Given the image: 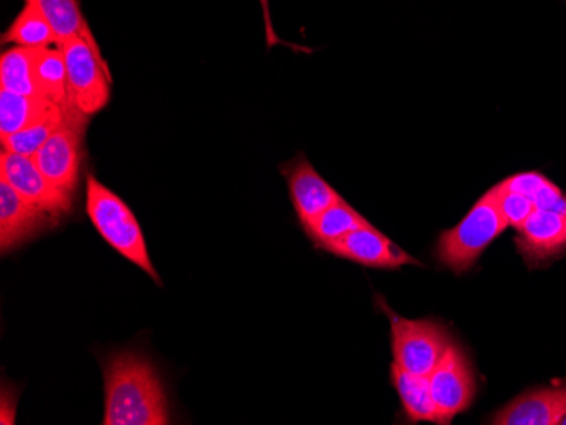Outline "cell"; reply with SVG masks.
<instances>
[{
	"label": "cell",
	"instance_id": "cell-1",
	"mask_svg": "<svg viewBox=\"0 0 566 425\" xmlns=\"http://www.w3.org/2000/svg\"><path fill=\"white\" fill-rule=\"evenodd\" d=\"M104 425L170 424L167 393L148 358L120 351L104 364Z\"/></svg>",
	"mask_w": 566,
	"mask_h": 425
},
{
	"label": "cell",
	"instance_id": "cell-2",
	"mask_svg": "<svg viewBox=\"0 0 566 425\" xmlns=\"http://www.w3.org/2000/svg\"><path fill=\"white\" fill-rule=\"evenodd\" d=\"M85 209L102 240L127 262L142 268L155 284L161 285L160 275L149 258L145 234L138 219L119 195L98 182L92 174L87 179Z\"/></svg>",
	"mask_w": 566,
	"mask_h": 425
},
{
	"label": "cell",
	"instance_id": "cell-3",
	"mask_svg": "<svg viewBox=\"0 0 566 425\" xmlns=\"http://www.w3.org/2000/svg\"><path fill=\"white\" fill-rule=\"evenodd\" d=\"M507 227V221L499 208V189L495 185L473 205L457 227L441 234L436 255L441 265L461 275L475 265L486 246Z\"/></svg>",
	"mask_w": 566,
	"mask_h": 425
},
{
	"label": "cell",
	"instance_id": "cell-4",
	"mask_svg": "<svg viewBox=\"0 0 566 425\" xmlns=\"http://www.w3.org/2000/svg\"><path fill=\"white\" fill-rule=\"evenodd\" d=\"M380 306L390 320L394 363L410 373L429 376L451 344L447 328L434 320L403 319L384 304Z\"/></svg>",
	"mask_w": 566,
	"mask_h": 425
},
{
	"label": "cell",
	"instance_id": "cell-5",
	"mask_svg": "<svg viewBox=\"0 0 566 425\" xmlns=\"http://www.w3.org/2000/svg\"><path fill=\"white\" fill-rule=\"evenodd\" d=\"M65 56L70 106L84 116L101 113L111 100V70L84 40L60 44Z\"/></svg>",
	"mask_w": 566,
	"mask_h": 425
},
{
	"label": "cell",
	"instance_id": "cell-6",
	"mask_svg": "<svg viewBox=\"0 0 566 425\" xmlns=\"http://www.w3.org/2000/svg\"><path fill=\"white\" fill-rule=\"evenodd\" d=\"M429 385L438 411V424H450L465 412L475 399L476 383L469 357L460 346L451 342L434 370L429 373Z\"/></svg>",
	"mask_w": 566,
	"mask_h": 425
},
{
	"label": "cell",
	"instance_id": "cell-7",
	"mask_svg": "<svg viewBox=\"0 0 566 425\" xmlns=\"http://www.w3.org/2000/svg\"><path fill=\"white\" fill-rule=\"evenodd\" d=\"M0 179L8 180L18 190L19 195L30 200L53 217L60 219L63 214H69L72 211L73 193L50 182L34 163L33 157H24V155L2 149Z\"/></svg>",
	"mask_w": 566,
	"mask_h": 425
},
{
	"label": "cell",
	"instance_id": "cell-8",
	"mask_svg": "<svg viewBox=\"0 0 566 425\" xmlns=\"http://www.w3.org/2000/svg\"><path fill=\"white\" fill-rule=\"evenodd\" d=\"M85 123L66 119L59 131L41 146L34 155V163L50 182L73 193L81 182L82 136Z\"/></svg>",
	"mask_w": 566,
	"mask_h": 425
},
{
	"label": "cell",
	"instance_id": "cell-9",
	"mask_svg": "<svg viewBox=\"0 0 566 425\" xmlns=\"http://www.w3.org/2000/svg\"><path fill=\"white\" fill-rule=\"evenodd\" d=\"M56 221L59 219L19 195L8 180L0 179V249L4 255Z\"/></svg>",
	"mask_w": 566,
	"mask_h": 425
},
{
	"label": "cell",
	"instance_id": "cell-10",
	"mask_svg": "<svg viewBox=\"0 0 566 425\" xmlns=\"http://www.w3.org/2000/svg\"><path fill=\"white\" fill-rule=\"evenodd\" d=\"M324 249L339 258L370 266V268H400L406 265H419L418 259L403 252L402 247L397 246L394 241H390V237L375 230L371 224L352 231Z\"/></svg>",
	"mask_w": 566,
	"mask_h": 425
},
{
	"label": "cell",
	"instance_id": "cell-11",
	"mask_svg": "<svg viewBox=\"0 0 566 425\" xmlns=\"http://www.w3.org/2000/svg\"><path fill=\"white\" fill-rule=\"evenodd\" d=\"M283 173L287 177L292 204L304 230L331 205L342 200L339 193L314 170L313 164L308 163L304 157H298L297 160L289 163V167L283 168Z\"/></svg>",
	"mask_w": 566,
	"mask_h": 425
},
{
	"label": "cell",
	"instance_id": "cell-12",
	"mask_svg": "<svg viewBox=\"0 0 566 425\" xmlns=\"http://www.w3.org/2000/svg\"><path fill=\"white\" fill-rule=\"evenodd\" d=\"M566 415V383L562 386H542L530 390L502 411L495 412V425H558Z\"/></svg>",
	"mask_w": 566,
	"mask_h": 425
},
{
	"label": "cell",
	"instance_id": "cell-13",
	"mask_svg": "<svg viewBox=\"0 0 566 425\" xmlns=\"http://www.w3.org/2000/svg\"><path fill=\"white\" fill-rule=\"evenodd\" d=\"M517 247L530 266H539L566 252V215L536 211L517 230Z\"/></svg>",
	"mask_w": 566,
	"mask_h": 425
},
{
	"label": "cell",
	"instance_id": "cell-14",
	"mask_svg": "<svg viewBox=\"0 0 566 425\" xmlns=\"http://www.w3.org/2000/svg\"><path fill=\"white\" fill-rule=\"evenodd\" d=\"M34 82L41 97L59 104L66 119L87 123L88 117L70 106L69 77H66L65 56L59 46L43 47L34 53Z\"/></svg>",
	"mask_w": 566,
	"mask_h": 425
},
{
	"label": "cell",
	"instance_id": "cell-15",
	"mask_svg": "<svg viewBox=\"0 0 566 425\" xmlns=\"http://www.w3.org/2000/svg\"><path fill=\"white\" fill-rule=\"evenodd\" d=\"M24 2H30L34 8L40 9L41 14L46 18L59 38V46L65 41L84 40L94 50L95 55L102 62H106L91 28H88L87 19L82 12L78 0H24Z\"/></svg>",
	"mask_w": 566,
	"mask_h": 425
},
{
	"label": "cell",
	"instance_id": "cell-16",
	"mask_svg": "<svg viewBox=\"0 0 566 425\" xmlns=\"http://www.w3.org/2000/svg\"><path fill=\"white\" fill-rule=\"evenodd\" d=\"M56 109H60L59 104L51 103L48 98L12 94L0 88V138L4 139L30 128Z\"/></svg>",
	"mask_w": 566,
	"mask_h": 425
},
{
	"label": "cell",
	"instance_id": "cell-17",
	"mask_svg": "<svg viewBox=\"0 0 566 425\" xmlns=\"http://www.w3.org/2000/svg\"><path fill=\"white\" fill-rule=\"evenodd\" d=\"M394 386L399 393L403 412L410 422H434L438 424V411L431 395V385L424 374L410 373L399 364L390 368Z\"/></svg>",
	"mask_w": 566,
	"mask_h": 425
},
{
	"label": "cell",
	"instance_id": "cell-18",
	"mask_svg": "<svg viewBox=\"0 0 566 425\" xmlns=\"http://www.w3.org/2000/svg\"><path fill=\"white\" fill-rule=\"evenodd\" d=\"M2 43H12L15 46L30 47V50H43V47L59 46V38L51 28L40 9L30 2H24L11 26L2 36Z\"/></svg>",
	"mask_w": 566,
	"mask_h": 425
},
{
	"label": "cell",
	"instance_id": "cell-19",
	"mask_svg": "<svg viewBox=\"0 0 566 425\" xmlns=\"http://www.w3.org/2000/svg\"><path fill=\"white\" fill-rule=\"evenodd\" d=\"M370 222L364 215L356 212L345 200H338L331 205L326 212L319 215L311 226L305 227V233L319 247H327L329 244L345 237L352 231L368 226Z\"/></svg>",
	"mask_w": 566,
	"mask_h": 425
},
{
	"label": "cell",
	"instance_id": "cell-20",
	"mask_svg": "<svg viewBox=\"0 0 566 425\" xmlns=\"http://www.w3.org/2000/svg\"><path fill=\"white\" fill-rule=\"evenodd\" d=\"M34 53L30 47L14 46L0 59V88L12 94L41 97L34 82Z\"/></svg>",
	"mask_w": 566,
	"mask_h": 425
},
{
	"label": "cell",
	"instance_id": "cell-21",
	"mask_svg": "<svg viewBox=\"0 0 566 425\" xmlns=\"http://www.w3.org/2000/svg\"><path fill=\"white\" fill-rule=\"evenodd\" d=\"M502 183H504V187H507L509 190L524 193L527 199H531L534 208L566 215V196L563 195L558 187L553 185L542 173L527 171V173L509 177V179L504 180Z\"/></svg>",
	"mask_w": 566,
	"mask_h": 425
},
{
	"label": "cell",
	"instance_id": "cell-22",
	"mask_svg": "<svg viewBox=\"0 0 566 425\" xmlns=\"http://www.w3.org/2000/svg\"><path fill=\"white\" fill-rule=\"evenodd\" d=\"M66 123L65 113L62 107L48 114L43 119L34 123L30 128L22 129L15 135L2 139V149H8L12 153L24 155V157H34L40 151L41 146L59 131Z\"/></svg>",
	"mask_w": 566,
	"mask_h": 425
},
{
	"label": "cell",
	"instance_id": "cell-23",
	"mask_svg": "<svg viewBox=\"0 0 566 425\" xmlns=\"http://www.w3.org/2000/svg\"><path fill=\"white\" fill-rule=\"evenodd\" d=\"M499 208L504 214L505 221L509 226L520 230L524 222L531 217L536 208H534L531 199H527L524 193L514 192L504 187V183H499Z\"/></svg>",
	"mask_w": 566,
	"mask_h": 425
},
{
	"label": "cell",
	"instance_id": "cell-24",
	"mask_svg": "<svg viewBox=\"0 0 566 425\" xmlns=\"http://www.w3.org/2000/svg\"><path fill=\"white\" fill-rule=\"evenodd\" d=\"M260 4H262L263 18H265L266 43H269V46H273V44H285L279 36H276L275 30H273L270 0H260Z\"/></svg>",
	"mask_w": 566,
	"mask_h": 425
},
{
	"label": "cell",
	"instance_id": "cell-25",
	"mask_svg": "<svg viewBox=\"0 0 566 425\" xmlns=\"http://www.w3.org/2000/svg\"><path fill=\"white\" fill-rule=\"evenodd\" d=\"M562 424H563V425H566V415H565V418H563Z\"/></svg>",
	"mask_w": 566,
	"mask_h": 425
}]
</instances>
